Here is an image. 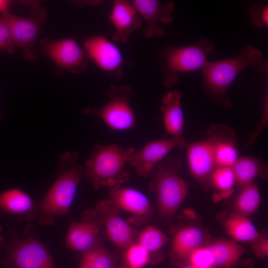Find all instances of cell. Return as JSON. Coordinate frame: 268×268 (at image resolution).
<instances>
[{
    "label": "cell",
    "mask_w": 268,
    "mask_h": 268,
    "mask_svg": "<svg viewBox=\"0 0 268 268\" xmlns=\"http://www.w3.org/2000/svg\"><path fill=\"white\" fill-rule=\"evenodd\" d=\"M260 203L258 186L253 183L241 189L235 201V212L248 217L258 210Z\"/></svg>",
    "instance_id": "484cf974"
},
{
    "label": "cell",
    "mask_w": 268,
    "mask_h": 268,
    "mask_svg": "<svg viewBox=\"0 0 268 268\" xmlns=\"http://www.w3.org/2000/svg\"><path fill=\"white\" fill-rule=\"evenodd\" d=\"M128 148L116 144L94 146L84 167V175L90 182L94 190L101 187L120 188L129 178L125 169Z\"/></svg>",
    "instance_id": "3957f363"
},
{
    "label": "cell",
    "mask_w": 268,
    "mask_h": 268,
    "mask_svg": "<svg viewBox=\"0 0 268 268\" xmlns=\"http://www.w3.org/2000/svg\"><path fill=\"white\" fill-rule=\"evenodd\" d=\"M78 159L76 152H67L60 156L57 179L42 199L38 201L37 219L40 225H52L57 216L68 214L84 175V167L78 165Z\"/></svg>",
    "instance_id": "6da1fadb"
},
{
    "label": "cell",
    "mask_w": 268,
    "mask_h": 268,
    "mask_svg": "<svg viewBox=\"0 0 268 268\" xmlns=\"http://www.w3.org/2000/svg\"><path fill=\"white\" fill-rule=\"evenodd\" d=\"M206 246L211 252L216 268H230L236 265L245 252V249L234 241L219 239Z\"/></svg>",
    "instance_id": "7402d4cb"
},
{
    "label": "cell",
    "mask_w": 268,
    "mask_h": 268,
    "mask_svg": "<svg viewBox=\"0 0 268 268\" xmlns=\"http://www.w3.org/2000/svg\"><path fill=\"white\" fill-rule=\"evenodd\" d=\"M214 48L211 41L201 37L194 45L168 46L160 51L157 54L162 63L160 71L164 86L168 88L174 86L181 73L201 70Z\"/></svg>",
    "instance_id": "5b68a950"
},
{
    "label": "cell",
    "mask_w": 268,
    "mask_h": 268,
    "mask_svg": "<svg viewBox=\"0 0 268 268\" xmlns=\"http://www.w3.org/2000/svg\"><path fill=\"white\" fill-rule=\"evenodd\" d=\"M204 241V233L200 228L194 226L183 227L173 237L171 256L180 262H187L192 252L203 246Z\"/></svg>",
    "instance_id": "44dd1931"
},
{
    "label": "cell",
    "mask_w": 268,
    "mask_h": 268,
    "mask_svg": "<svg viewBox=\"0 0 268 268\" xmlns=\"http://www.w3.org/2000/svg\"><path fill=\"white\" fill-rule=\"evenodd\" d=\"M126 265L130 268H143L150 260V253L138 243H132L125 252Z\"/></svg>",
    "instance_id": "f1b7e54d"
},
{
    "label": "cell",
    "mask_w": 268,
    "mask_h": 268,
    "mask_svg": "<svg viewBox=\"0 0 268 268\" xmlns=\"http://www.w3.org/2000/svg\"><path fill=\"white\" fill-rule=\"evenodd\" d=\"M120 209L110 200L99 201L94 212L106 229L111 241L121 249H126L135 236L133 228L119 215Z\"/></svg>",
    "instance_id": "7c38bea8"
},
{
    "label": "cell",
    "mask_w": 268,
    "mask_h": 268,
    "mask_svg": "<svg viewBox=\"0 0 268 268\" xmlns=\"http://www.w3.org/2000/svg\"><path fill=\"white\" fill-rule=\"evenodd\" d=\"M38 201L26 192L11 189L0 193V220L13 219L18 222L37 218Z\"/></svg>",
    "instance_id": "5bb4252c"
},
{
    "label": "cell",
    "mask_w": 268,
    "mask_h": 268,
    "mask_svg": "<svg viewBox=\"0 0 268 268\" xmlns=\"http://www.w3.org/2000/svg\"><path fill=\"white\" fill-rule=\"evenodd\" d=\"M251 67L268 73L267 62L258 49L248 45L234 57L217 61H208L201 69L206 91L216 97L225 99L227 90L244 68Z\"/></svg>",
    "instance_id": "7a4b0ae2"
},
{
    "label": "cell",
    "mask_w": 268,
    "mask_h": 268,
    "mask_svg": "<svg viewBox=\"0 0 268 268\" xmlns=\"http://www.w3.org/2000/svg\"><path fill=\"white\" fill-rule=\"evenodd\" d=\"M185 140L183 136L151 141L139 150L128 148L127 163L133 167L140 176L147 177L152 175L157 164L176 147H183Z\"/></svg>",
    "instance_id": "30bf717a"
},
{
    "label": "cell",
    "mask_w": 268,
    "mask_h": 268,
    "mask_svg": "<svg viewBox=\"0 0 268 268\" xmlns=\"http://www.w3.org/2000/svg\"><path fill=\"white\" fill-rule=\"evenodd\" d=\"M210 182L221 193L223 198L228 197L233 192L236 184L235 175L232 167H217L212 172Z\"/></svg>",
    "instance_id": "4316f807"
},
{
    "label": "cell",
    "mask_w": 268,
    "mask_h": 268,
    "mask_svg": "<svg viewBox=\"0 0 268 268\" xmlns=\"http://www.w3.org/2000/svg\"><path fill=\"white\" fill-rule=\"evenodd\" d=\"M108 102L99 108L86 106L84 114L100 118L111 129L124 131L133 128L135 119L130 105L132 89L126 85H112L107 92Z\"/></svg>",
    "instance_id": "52a82bcc"
},
{
    "label": "cell",
    "mask_w": 268,
    "mask_h": 268,
    "mask_svg": "<svg viewBox=\"0 0 268 268\" xmlns=\"http://www.w3.org/2000/svg\"><path fill=\"white\" fill-rule=\"evenodd\" d=\"M168 240L167 236L161 230L149 226L145 227L139 233L137 243L151 253L160 250Z\"/></svg>",
    "instance_id": "83f0119b"
},
{
    "label": "cell",
    "mask_w": 268,
    "mask_h": 268,
    "mask_svg": "<svg viewBox=\"0 0 268 268\" xmlns=\"http://www.w3.org/2000/svg\"><path fill=\"white\" fill-rule=\"evenodd\" d=\"M83 48L88 59L102 70L115 78L122 76L124 63L123 55L118 46L107 38L91 36L85 39Z\"/></svg>",
    "instance_id": "8fae6325"
},
{
    "label": "cell",
    "mask_w": 268,
    "mask_h": 268,
    "mask_svg": "<svg viewBox=\"0 0 268 268\" xmlns=\"http://www.w3.org/2000/svg\"><path fill=\"white\" fill-rule=\"evenodd\" d=\"M12 1L7 0H0V14L8 13Z\"/></svg>",
    "instance_id": "836d02e7"
},
{
    "label": "cell",
    "mask_w": 268,
    "mask_h": 268,
    "mask_svg": "<svg viewBox=\"0 0 268 268\" xmlns=\"http://www.w3.org/2000/svg\"><path fill=\"white\" fill-rule=\"evenodd\" d=\"M116 268H130L127 265H121L116 267Z\"/></svg>",
    "instance_id": "8d00e7d4"
},
{
    "label": "cell",
    "mask_w": 268,
    "mask_h": 268,
    "mask_svg": "<svg viewBox=\"0 0 268 268\" xmlns=\"http://www.w3.org/2000/svg\"><path fill=\"white\" fill-rule=\"evenodd\" d=\"M115 32L113 39L126 43L134 30L140 28V16L132 2L124 0H115L109 15Z\"/></svg>",
    "instance_id": "e0dca14e"
},
{
    "label": "cell",
    "mask_w": 268,
    "mask_h": 268,
    "mask_svg": "<svg viewBox=\"0 0 268 268\" xmlns=\"http://www.w3.org/2000/svg\"><path fill=\"white\" fill-rule=\"evenodd\" d=\"M3 118V115H2V114L0 112V120L1 119H2Z\"/></svg>",
    "instance_id": "74e56055"
},
{
    "label": "cell",
    "mask_w": 268,
    "mask_h": 268,
    "mask_svg": "<svg viewBox=\"0 0 268 268\" xmlns=\"http://www.w3.org/2000/svg\"><path fill=\"white\" fill-rule=\"evenodd\" d=\"M179 158L168 156L155 167V185L158 207L162 215H173L186 198L189 186L178 174L180 166Z\"/></svg>",
    "instance_id": "8992f818"
},
{
    "label": "cell",
    "mask_w": 268,
    "mask_h": 268,
    "mask_svg": "<svg viewBox=\"0 0 268 268\" xmlns=\"http://www.w3.org/2000/svg\"><path fill=\"white\" fill-rule=\"evenodd\" d=\"M2 231V228L0 226V248H1L4 243L5 242V239L4 237L0 234V233Z\"/></svg>",
    "instance_id": "e575fe53"
},
{
    "label": "cell",
    "mask_w": 268,
    "mask_h": 268,
    "mask_svg": "<svg viewBox=\"0 0 268 268\" xmlns=\"http://www.w3.org/2000/svg\"><path fill=\"white\" fill-rule=\"evenodd\" d=\"M252 243V248L256 256L263 259L268 257V241L266 237H260Z\"/></svg>",
    "instance_id": "d6a6232c"
},
{
    "label": "cell",
    "mask_w": 268,
    "mask_h": 268,
    "mask_svg": "<svg viewBox=\"0 0 268 268\" xmlns=\"http://www.w3.org/2000/svg\"><path fill=\"white\" fill-rule=\"evenodd\" d=\"M14 47L9 26L2 14H0V51L12 55Z\"/></svg>",
    "instance_id": "4dcf8cb0"
},
{
    "label": "cell",
    "mask_w": 268,
    "mask_h": 268,
    "mask_svg": "<svg viewBox=\"0 0 268 268\" xmlns=\"http://www.w3.org/2000/svg\"><path fill=\"white\" fill-rule=\"evenodd\" d=\"M226 130V127L214 126L208 134L213 144L216 167H232L239 157L234 132L229 129L225 134Z\"/></svg>",
    "instance_id": "d6986e66"
},
{
    "label": "cell",
    "mask_w": 268,
    "mask_h": 268,
    "mask_svg": "<svg viewBox=\"0 0 268 268\" xmlns=\"http://www.w3.org/2000/svg\"><path fill=\"white\" fill-rule=\"evenodd\" d=\"M110 199L120 209L132 214L137 223L146 222L152 213V207L142 193L129 188L110 189Z\"/></svg>",
    "instance_id": "ac0fdd59"
},
{
    "label": "cell",
    "mask_w": 268,
    "mask_h": 268,
    "mask_svg": "<svg viewBox=\"0 0 268 268\" xmlns=\"http://www.w3.org/2000/svg\"><path fill=\"white\" fill-rule=\"evenodd\" d=\"M101 223L93 210L85 211L81 221L70 224L66 236V248L82 254L90 249L98 240Z\"/></svg>",
    "instance_id": "9a60e30c"
},
{
    "label": "cell",
    "mask_w": 268,
    "mask_h": 268,
    "mask_svg": "<svg viewBox=\"0 0 268 268\" xmlns=\"http://www.w3.org/2000/svg\"><path fill=\"white\" fill-rule=\"evenodd\" d=\"M146 26L142 32L146 38L161 37L165 33L160 24L170 23L173 19L174 4L172 1L162 2L157 0H134L132 2Z\"/></svg>",
    "instance_id": "4fadbf2b"
},
{
    "label": "cell",
    "mask_w": 268,
    "mask_h": 268,
    "mask_svg": "<svg viewBox=\"0 0 268 268\" xmlns=\"http://www.w3.org/2000/svg\"><path fill=\"white\" fill-rule=\"evenodd\" d=\"M252 23L258 27H268V6L266 4L254 3L249 9Z\"/></svg>",
    "instance_id": "1f68e13d"
},
{
    "label": "cell",
    "mask_w": 268,
    "mask_h": 268,
    "mask_svg": "<svg viewBox=\"0 0 268 268\" xmlns=\"http://www.w3.org/2000/svg\"><path fill=\"white\" fill-rule=\"evenodd\" d=\"M182 94L174 89L162 97L160 111L163 115L164 126L172 137H182L184 128V116L181 107Z\"/></svg>",
    "instance_id": "ffe728a7"
},
{
    "label": "cell",
    "mask_w": 268,
    "mask_h": 268,
    "mask_svg": "<svg viewBox=\"0 0 268 268\" xmlns=\"http://www.w3.org/2000/svg\"><path fill=\"white\" fill-rule=\"evenodd\" d=\"M114 258L98 239L89 250L82 254L78 268H116Z\"/></svg>",
    "instance_id": "d4e9b609"
},
{
    "label": "cell",
    "mask_w": 268,
    "mask_h": 268,
    "mask_svg": "<svg viewBox=\"0 0 268 268\" xmlns=\"http://www.w3.org/2000/svg\"><path fill=\"white\" fill-rule=\"evenodd\" d=\"M187 157L193 177L202 183L210 181L211 175L216 168L211 139L208 137L204 140L188 144Z\"/></svg>",
    "instance_id": "2e32d148"
},
{
    "label": "cell",
    "mask_w": 268,
    "mask_h": 268,
    "mask_svg": "<svg viewBox=\"0 0 268 268\" xmlns=\"http://www.w3.org/2000/svg\"><path fill=\"white\" fill-rule=\"evenodd\" d=\"M11 31L14 46L21 49L24 59L33 62L37 58L35 47L39 32L47 19V11L38 2H33L30 14L25 17L2 14Z\"/></svg>",
    "instance_id": "ba28073f"
},
{
    "label": "cell",
    "mask_w": 268,
    "mask_h": 268,
    "mask_svg": "<svg viewBox=\"0 0 268 268\" xmlns=\"http://www.w3.org/2000/svg\"><path fill=\"white\" fill-rule=\"evenodd\" d=\"M31 225L20 237L9 229L7 240L2 246L5 254L0 255V264L5 268H57L47 248L40 241Z\"/></svg>",
    "instance_id": "277c9868"
},
{
    "label": "cell",
    "mask_w": 268,
    "mask_h": 268,
    "mask_svg": "<svg viewBox=\"0 0 268 268\" xmlns=\"http://www.w3.org/2000/svg\"><path fill=\"white\" fill-rule=\"evenodd\" d=\"M187 263L196 268H216L212 255L206 246H202L190 255Z\"/></svg>",
    "instance_id": "f546056e"
},
{
    "label": "cell",
    "mask_w": 268,
    "mask_h": 268,
    "mask_svg": "<svg viewBox=\"0 0 268 268\" xmlns=\"http://www.w3.org/2000/svg\"><path fill=\"white\" fill-rule=\"evenodd\" d=\"M40 46L41 55L50 57L59 68L74 74L85 70L88 56L74 39L52 40L45 37Z\"/></svg>",
    "instance_id": "9c48e42d"
},
{
    "label": "cell",
    "mask_w": 268,
    "mask_h": 268,
    "mask_svg": "<svg viewBox=\"0 0 268 268\" xmlns=\"http://www.w3.org/2000/svg\"><path fill=\"white\" fill-rule=\"evenodd\" d=\"M224 227L227 234L236 242L253 243L261 236L248 216L237 212L230 215Z\"/></svg>",
    "instance_id": "603a6c76"
},
{
    "label": "cell",
    "mask_w": 268,
    "mask_h": 268,
    "mask_svg": "<svg viewBox=\"0 0 268 268\" xmlns=\"http://www.w3.org/2000/svg\"><path fill=\"white\" fill-rule=\"evenodd\" d=\"M181 268H195L191 265L187 263V264L183 266Z\"/></svg>",
    "instance_id": "d590c367"
},
{
    "label": "cell",
    "mask_w": 268,
    "mask_h": 268,
    "mask_svg": "<svg viewBox=\"0 0 268 268\" xmlns=\"http://www.w3.org/2000/svg\"><path fill=\"white\" fill-rule=\"evenodd\" d=\"M236 184L240 189L253 183L254 179L266 172V166L252 157H239L232 167Z\"/></svg>",
    "instance_id": "cb8c5ba5"
}]
</instances>
